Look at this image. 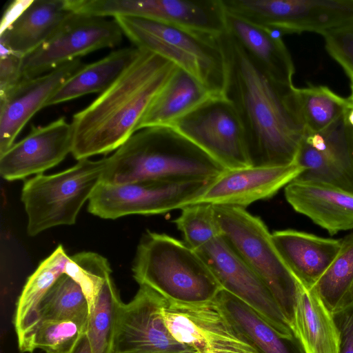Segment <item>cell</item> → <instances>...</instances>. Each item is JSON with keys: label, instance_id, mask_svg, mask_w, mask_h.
I'll return each mask as SVG.
<instances>
[{"label": "cell", "instance_id": "6da1fadb", "mask_svg": "<svg viewBox=\"0 0 353 353\" xmlns=\"http://www.w3.org/2000/svg\"><path fill=\"white\" fill-rule=\"evenodd\" d=\"M217 40L225 62L223 96L242 123L250 166L294 163L306 134L298 88L270 75L226 30Z\"/></svg>", "mask_w": 353, "mask_h": 353}, {"label": "cell", "instance_id": "7a4b0ae2", "mask_svg": "<svg viewBox=\"0 0 353 353\" xmlns=\"http://www.w3.org/2000/svg\"><path fill=\"white\" fill-rule=\"evenodd\" d=\"M179 68L156 52L139 48L118 79L73 115L74 159L108 154L123 144L138 130L149 106Z\"/></svg>", "mask_w": 353, "mask_h": 353}, {"label": "cell", "instance_id": "3957f363", "mask_svg": "<svg viewBox=\"0 0 353 353\" xmlns=\"http://www.w3.org/2000/svg\"><path fill=\"white\" fill-rule=\"evenodd\" d=\"M227 170L171 127H150L137 131L106 157L101 182L213 180Z\"/></svg>", "mask_w": 353, "mask_h": 353}, {"label": "cell", "instance_id": "277c9868", "mask_svg": "<svg viewBox=\"0 0 353 353\" xmlns=\"http://www.w3.org/2000/svg\"><path fill=\"white\" fill-rule=\"evenodd\" d=\"M132 271L139 285H147L174 302H208L223 290L195 250L163 233L147 231L142 236Z\"/></svg>", "mask_w": 353, "mask_h": 353}, {"label": "cell", "instance_id": "5b68a950", "mask_svg": "<svg viewBox=\"0 0 353 353\" xmlns=\"http://www.w3.org/2000/svg\"><path fill=\"white\" fill-rule=\"evenodd\" d=\"M113 19L135 47L171 61L195 78L212 96L224 97L225 62L217 36L143 19Z\"/></svg>", "mask_w": 353, "mask_h": 353}, {"label": "cell", "instance_id": "8992f818", "mask_svg": "<svg viewBox=\"0 0 353 353\" xmlns=\"http://www.w3.org/2000/svg\"><path fill=\"white\" fill-rule=\"evenodd\" d=\"M214 205L221 236L268 287L294 330L295 307L302 285L278 252L272 233L259 217L245 208Z\"/></svg>", "mask_w": 353, "mask_h": 353}, {"label": "cell", "instance_id": "52a82bcc", "mask_svg": "<svg viewBox=\"0 0 353 353\" xmlns=\"http://www.w3.org/2000/svg\"><path fill=\"white\" fill-rule=\"evenodd\" d=\"M105 163L106 157L82 159L62 172L26 180L21 199L28 216V234L34 236L56 226L74 224L101 183Z\"/></svg>", "mask_w": 353, "mask_h": 353}, {"label": "cell", "instance_id": "ba28073f", "mask_svg": "<svg viewBox=\"0 0 353 353\" xmlns=\"http://www.w3.org/2000/svg\"><path fill=\"white\" fill-rule=\"evenodd\" d=\"M214 180L151 179L121 184L101 182L88 201V210L104 219L164 214L194 203Z\"/></svg>", "mask_w": 353, "mask_h": 353}, {"label": "cell", "instance_id": "9c48e42d", "mask_svg": "<svg viewBox=\"0 0 353 353\" xmlns=\"http://www.w3.org/2000/svg\"><path fill=\"white\" fill-rule=\"evenodd\" d=\"M225 10L283 34L324 32L353 21V0H222Z\"/></svg>", "mask_w": 353, "mask_h": 353}, {"label": "cell", "instance_id": "30bf717a", "mask_svg": "<svg viewBox=\"0 0 353 353\" xmlns=\"http://www.w3.org/2000/svg\"><path fill=\"white\" fill-rule=\"evenodd\" d=\"M169 127L228 170L250 166L242 123L224 97H211Z\"/></svg>", "mask_w": 353, "mask_h": 353}, {"label": "cell", "instance_id": "8fae6325", "mask_svg": "<svg viewBox=\"0 0 353 353\" xmlns=\"http://www.w3.org/2000/svg\"><path fill=\"white\" fill-rule=\"evenodd\" d=\"M123 34L114 19L73 12L48 40L23 57L22 79L39 77L88 53L116 47Z\"/></svg>", "mask_w": 353, "mask_h": 353}, {"label": "cell", "instance_id": "7c38bea8", "mask_svg": "<svg viewBox=\"0 0 353 353\" xmlns=\"http://www.w3.org/2000/svg\"><path fill=\"white\" fill-rule=\"evenodd\" d=\"M86 10L92 16L148 19L212 36L226 30L222 0H90Z\"/></svg>", "mask_w": 353, "mask_h": 353}, {"label": "cell", "instance_id": "4fadbf2b", "mask_svg": "<svg viewBox=\"0 0 353 353\" xmlns=\"http://www.w3.org/2000/svg\"><path fill=\"white\" fill-rule=\"evenodd\" d=\"M166 301L151 288L140 285L133 299L120 307L114 353H198L169 331L163 316Z\"/></svg>", "mask_w": 353, "mask_h": 353}, {"label": "cell", "instance_id": "5bb4252c", "mask_svg": "<svg viewBox=\"0 0 353 353\" xmlns=\"http://www.w3.org/2000/svg\"><path fill=\"white\" fill-rule=\"evenodd\" d=\"M195 251L223 290L252 307L281 335L297 334L268 287L221 236Z\"/></svg>", "mask_w": 353, "mask_h": 353}, {"label": "cell", "instance_id": "9a60e30c", "mask_svg": "<svg viewBox=\"0 0 353 353\" xmlns=\"http://www.w3.org/2000/svg\"><path fill=\"white\" fill-rule=\"evenodd\" d=\"M163 316L172 336L198 353H254L239 338L214 299L200 304L167 299Z\"/></svg>", "mask_w": 353, "mask_h": 353}, {"label": "cell", "instance_id": "2e32d148", "mask_svg": "<svg viewBox=\"0 0 353 353\" xmlns=\"http://www.w3.org/2000/svg\"><path fill=\"white\" fill-rule=\"evenodd\" d=\"M72 145L71 123L65 117L33 127L26 137L0 154L1 176L12 181L42 174L71 153Z\"/></svg>", "mask_w": 353, "mask_h": 353}, {"label": "cell", "instance_id": "e0dca14e", "mask_svg": "<svg viewBox=\"0 0 353 353\" xmlns=\"http://www.w3.org/2000/svg\"><path fill=\"white\" fill-rule=\"evenodd\" d=\"M85 64L80 59L66 62L37 77L22 79L0 94V154L7 151L30 121L57 89Z\"/></svg>", "mask_w": 353, "mask_h": 353}, {"label": "cell", "instance_id": "ac0fdd59", "mask_svg": "<svg viewBox=\"0 0 353 353\" xmlns=\"http://www.w3.org/2000/svg\"><path fill=\"white\" fill-rule=\"evenodd\" d=\"M303 170L295 163L285 166L227 170L212 182L195 203L245 208L255 201L273 196Z\"/></svg>", "mask_w": 353, "mask_h": 353}, {"label": "cell", "instance_id": "d6986e66", "mask_svg": "<svg viewBox=\"0 0 353 353\" xmlns=\"http://www.w3.org/2000/svg\"><path fill=\"white\" fill-rule=\"evenodd\" d=\"M73 13L66 0H32L1 28V50L24 57L48 40Z\"/></svg>", "mask_w": 353, "mask_h": 353}, {"label": "cell", "instance_id": "ffe728a7", "mask_svg": "<svg viewBox=\"0 0 353 353\" xmlns=\"http://www.w3.org/2000/svg\"><path fill=\"white\" fill-rule=\"evenodd\" d=\"M271 235L285 263L307 289H312L323 275L341 246V239L294 230L275 231Z\"/></svg>", "mask_w": 353, "mask_h": 353}, {"label": "cell", "instance_id": "44dd1931", "mask_svg": "<svg viewBox=\"0 0 353 353\" xmlns=\"http://www.w3.org/2000/svg\"><path fill=\"white\" fill-rule=\"evenodd\" d=\"M285 196L297 212L331 235L353 229V194L326 185L292 181Z\"/></svg>", "mask_w": 353, "mask_h": 353}, {"label": "cell", "instance_id": "7402d4cb", "mask_svg": "<svg viewBox=\"0 0 353 353\" xmlns=\"http://www.w3.org/2000/svg\"><path fill=\"white\" fill-rule=\"evenodd\" d=\"M239 338L254 353H307L300 337L279 334L247 303L221 290L214 298Z\"/></svg>", "mask_w": 353, "mask_h": 353}, {"label": "cell", "instance_id": "603a6c76", "mask_svg": "<svg viewBox=\"0 0 353 353\" xmlns=\"http://www.w3.org/2000/svg\"><path fill=\"white\" fill-rule=\"evenodd\" d=\"M69 259L62 245H59L28 278L17 300L13 318L20 352L34 351V336L41 321L39 305L56 281L64 274Z\"/></svg>", "mask_w": 353, "mask_h": 353}, {"label": "cell", "instance_id": "cb8c5ba5", "mask_svg": "<svg viewBox=\"0 0 353 353\" xmlns=\"http://www.w3.org/2000/svg\"><path fill=\"white\" fill-rule=\"evenodd\" d=\"M225 26L226 30L270 75L281 82L293 84L294 66L281 33L259 26L226 10Z\"/></svg>", "mask_w": 353, "mask_h": 353}, {"label": "cell", "instance_id": "d4e9b609", "mask_svg": "<svg viewBox=\"0 0 353 353\" xmlns=\"http://www.w3.org/2000/svg\"><path fill=\"white\" fill-rule=\"evenodd\" d=\"M211 97L214 96L201 83L179 68L149 106L138 130L169 126Z\"/></svg>", "mask_w": 353, "mask_h": 353}, {"label": "cell", "instance_id": "484cf974", "mask_svg": "<svg viewBox=\"0 0 353 353\" xmlns=\"http://www.w3.org/2000/svg\"><path fill=\"white\" fill-rule=\"evenodd\" d=\"M139 52L137 47L114 50L103 59L85 65L52 94L46 106L57 105L85 94L100 92L112 85Z\"/></svg>", "mask_w": 353, "mask_h": 353}, {"label": "cell", "instance_id": "4316f807", "mask_svg": "<svg viewBox=\"0 0 353 353\" xmlns=\"http://www.w3.org/2000/svg\"><path fill=\"white\" fill-rule=\"evenodd\" d=\"M294 330L307 353H338L339 336L332 314L312 289L301 285Z\"/></svg>", "mask_w": 353, "mask_h": 353}, {"label": "cell", "instance_id": "83f0119b", "mask_svg": "<svg viewBox=\"0 0 353 353\" xmlns=\"http://www.w3.org/2000/svg\"><path fill=\"white\" fill-rule=\"evenodd\" d=\"M312 290L331 314L353 304V232L341 239L337 255Z\"/></svg>", "mask_w": 353, "mask_h": 353}, {"label": "cell", "instance_id": "f1b7e54d", "mask_svg": "<svg viewBox=\"0 0 353 353\" xmlns=\"http://www.w3.org/2000/svg\"><path fill=\"white\" fill-rule=\"evenodd\" d=\"M122 303L112 277L107 278L89 309L86 335L92 353H114Z\"/></svg>", "mask_w": 353, "mask_h": 353}, {"label": "cell", "instance_id": "f546056e", "mask_svg": "<svg viewBox=\"0 0 353 353\" xmlns=\"http://www.w3.org/2000/svg\"><path fill=\"white\" fill-rule=\"evenodd\" d=\"M38 313L41 321H72L87 330L88 300L80 285L65 273L45 294L39 305Z\"/></svg>", "mask_w": 353, "mask_h": 353}, {"label": "cell", "instance_id": "4dcf8cb0", "mask_svg": "<svg viewBox=\"0 0 353 353\" xmlns=\"http://www.w3.org/2000/svg\"><path fill=\"white\" fill-rule=\"evenodd\" d=\"M306 134L320 132L340 119L351 107L343 98L325 85L298 88Z\"/></svg>", "mask_w": 353, "mask_h": 353}, {"label": "cell", "instance_id": "1f68e13d", "mask_svg": "<svg viewBox=\"0 0 353 353\" xmlns=\"http://www.w3.org/2000/svg\"><path fill=\"white\" fill-rule=\"evenodd\" d=\"M294 163L303 170L293 181L326 185L353 194L352 180L336 162L304 139Z\"/></svg>", "mask_w": 353, "mask_h": 353}, {"label": "cell", "instance_id": "d6a6232c", "mask_svg": "<svg viewBox=\"0 0 353 353\" xmlns=\"http://www.w3.org/2000/svg\"><path fill=\"white\" fill-rule=\"evenodd\" d=\"M173 221L182 233L183 241L194 250L221 236L214 205L208 203H195L185 206Z\"/></svg>", "mask_w": 353, "mask_h": 353}, {"label": "cell", "instance_id": "836d02e7", "mask_svg": "<svg viewBox=\"0 0 353 353\" xmlns=\"http://www.w3.org/2000/svg\"><path fill=\"white\" fill-rule=\"evenodd\" d=\"M345 114L327 129L306 134L304 139L336 162L353 181V128Z\"/></svg>", "mask_w": 353, "mask_h": 353}, {"label": "cell", "instance_id": "e575fe53", "mask_svg": "<svg viewBox=\"0 0 353 353\" xmlns=\"http://www.w3.org/2000/svg\"><path fill=\"white\" fill-rule=\"evenodd\" d=\"M111 272L108 260L92 252H81L70 256L64 272L80 285L89 309Z\"/></svg>", "mask_w": 353, "mask_h": 353}, {"label": "cell", "instance_id": "d590c367", "mask_svg": "<svg viewBox=\"0 0 353 353\" xmlns=\"http://www.w3.org/2000/svg\"><path fill=\"white\" fill-rule=\"evenodd\" d=\"M86 329L72 321L43 320L34 336V349L46 353H69Z\"/></svg>", "mask_w": 353, "mask_h": 353}, {"label": "cell", "instance_id": "8d00e7d4", "mask_svg": "<svg viewBox=\"0 0 353 353\" xmlns=\"http://www.w3.org/2000/svg\"><path fill=\"white\" fill-rule=\"evenodd\" d=\"M322 35L329 54L350 79H353V21L327 30Z\"/></svg>", "mask_w": 353, "mask_h": 353}, {"label": "cell", "instance_id": "74e56055", "mask_svg": "<svg viewBox=\"0 0 353 353\" xmlns=\"http://www.w3.org/2000/svg\"><path fill=\"white\" fill-rule=\"evenodd\" d=\"M22 59L12 52L1 50L0 94L22 79Z\"/></svg>", "mask_w": 353, "mask_h": 353}, {"label": "cell", "instance_id": "f35d334b", "mask_svg": "<svg viewBox=\"0 0 353 353\" xmlns=\"http://www.w3.org/2000/svg\"><path fill=\"white\" fill-rule=\"evenodd\" d=\"M332 314L339 336L338 353H353V304Z\"/></svg>", "mask_w": 353, "mask_h": 353}, {"label": "cell", "instance_id": "ab89813d", "mask_svg": "<svg viewBox=\"0 0 353 353\" xmlns=\"http://www.w3.org/2000/svg\"><path fill=\"white\" fill-rule=\"evenodd\" d=\"M69 353H92L86 333L79 338Z\"/></svg>", "mask_w": 353, "mask_h": 353}, {"label": "cell", "instance_id": "60d3db41", "mask_svg": "<svg viewBox=\"0 0 353 353\" xmlns=\"http://www.w3.org/2000/svg\"><path fill=\"white\" fill-rule=\"evenodd\" d=\"M345 119L348 124L353 128V103L352 102L351 107L346 111Z\"/></svg>", "mask_w": 353, "mask_h": 353}, {"label": "cell", "instance_id": "b9f144b4", "mask_svg": "<svg viewBox=\"0 0 353 353\" xmlns=\"http://www.w3.org/2000/svg\"><path fill=\"white\" fill-rule=\"evenodd\" d=\"M350 88H351V94L348 97L349 100L353 103V79L350 80Z\"/></svg>", "mask_w": 353, "mask_h": 353}]
</instances>
